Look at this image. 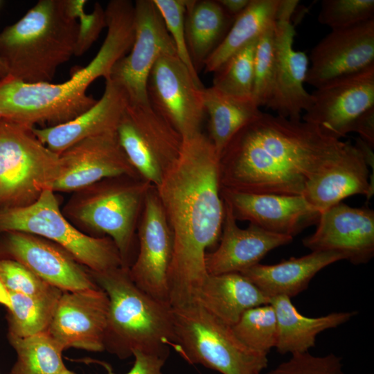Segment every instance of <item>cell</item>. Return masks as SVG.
Returning <instances> with one entry per match:
<instances>
[{
  "label": "cell",
  "instance_id": "obj_1",
  "mask_svg": "<svg viewBox=\"0 0 374 374\" xmlns=\"http://www.w3.org/2000/svg\"><path fill=\"white\" fill-rule=\"evenodd\" d=\"M219 161L208 136L184 137L178 157L155 187L173 240L168 275L172 308L195 303L208 275L205 255L220 240L224 215Z\"/></svg>",
  "mask_w": 374,
  "mask_h": 374
},
{
  "label": "cell",
  "instance_id": "obj_2",
  "mask_svg": "<svg viewBox=\"0 0 374 374\" xmlns=\"http://www.w3.org/2000/svg\"><path fill=\"white\" fill-rule=\"evenodd\" d=\"M348 142L302 120L260 112L220 154V188L302 195L314 177L339 159Z\"/></svg>",
  "mask_w": 374,
  "mask_h": 374
},
{
  "label": "cell",
  "instance_id": "obj_3",
  "mask_svg": "<svg viewBox=\"0 0 374 374\" xmlns=\"http://www.w3.org/2000/svg\"><path fill=\"white\" fill-rule=\"evenodd\" d=\"M105 39L96 56L62 83H28L7 75L0 80V119L28 127L55 126L69 121L96 103L87 94L97 78L109 76L115 63L130 51L134 39V10L125 1L105 8Z\"/></svg>",
  "mask_w": 374,
  "mask_h": 374
},
{
  "label": "cell",
  "instance_id": "obj_4",
  "mask_svg": "<svg viewBox=\"0 0 374 374\" xmlns=\"http://www.w3.org/2000/svg\"><path fill=\"white\" fill-rule=\"evenodd\" d=\"M77 19L67 0H39L0 31V57L8 75L28 83L50 82L74 55Z\"/></svg>",
  "mask_w": 374,
  "mask_h": 374
},
{
  "label": "cell",
  "instance_id": "obj_5",
  "mask_svg": "<svg viewBox=\"0 0 374 374\" xmlns=\"http://www.w3.org/2000/svg\"><path fill=\"white\" fill-rule=\"evenodd\" d=\"M90 274L109 300L105 349L121 359L135 350L167 359L175 344L170 305L140 289L128 267Z\"/></svg>",
  "mask_w": 374,
  "mask_h": 374
},
{
  "label": "cell",
  "instance_id": "obj_6",
  "mask_svg": "<svg viewBox=\"0 0 374 374\" xmlns=\"http://www.w3.org/2000/svg\"><path fill=\"white\" fill-rule=\"evenodd\" d=\"M172 348L190 364H200L222 374H260L267 354L252 350L223 323L197 303L172 308Z\"/></svg>",
  "mask_w": 374,
  "mask_h": 374
},
{
  "label": "cell",
  "instance_id": "obj_7",
  "mask_svg": "<svg viewBox=\"0 0 374 374\" xmlns=\"http://www.w3.org/2000/svg\"><path fill=\"white\" fill-rule=\"evenodd\" d=\"M152 187L141 177L105 179L75 191L62 212L73 223L110 238L127 267L136 225Z\"/></svg>",
  "mask_w": 374,
  "mask_h": 374
},
{
  "label": "cell",
  "instance_id": "obj_8",
  "mask_svg": "<svg viewBox=\"0 0 374 374\" xmlns=\"http://www.w3.org/2000/svg\"><path fill=\"white\" fill-rule=\"evenodd\" d=\"M9 231L27 233L53 242L91 271L125 267L113 240L107 236H91L77 229L65 217L51 189L44 190L30 205L0 208V234Z\"/></svg>",
  "mask_w": 374,
  "mask_h": 374
},
{
  "label": "cell",
  "instance_id": "obj_9",
  "mask_svg": "<svg viewBox=\"0 0 374 374\" xmlns=\"http://www.w3.org/2000/svg\"><path fill=\"white\" fill-rule=\"evenodd\" d=\"M62 170L60 154L28 127L0 119V208L23 207L52 189Z\"/></svg>",
  "mask_w": 374,
  "mask_h": 374
},
{
  "label": "cell",
  "instance_id": "obj_10",
  "mask_svg": "<svg viewBox=\"0 0 374 374\" xmlns=\"http://www.w3.org/2000/svg\"><path fill=\"white\" fill-rule=\"evenodd\" d=\"M117 137L139 176L158 186L178 157L183 137L150 105H129L119 121Z\"/></svg>",
  "mask_w": 374,
  "mask_h": 374
},
{
  "label": "cell",
  "instance_id": "obj_11",
  "mask_svg": "<svg viewBox=\"0 0 374 374\" xmlns=\"http://www.w3.org/2000/svg\"><path fill=\"white\" fill-rule=\"evenodd\" d=\"M134 4L133 44L130 53L115 63L107 78L125 91L129 105H150L147 93L150 73L161 57L177 55L176 49L154 1L137 0Z\"/></svg>",
  "mask_w": 374,
  "mask_h": 374
},
{
  "label": "cell",
  "instance_id": "obj_12",
  "mask_svg": "<svg viewBox=\"0 0 374 374\" xmlns=\"http://www.w3.org/2000/svg\"><path fill=\"white\" fill-rule=\"evenodd\" d=\"M204 88L176 55L161 57L147 82L150 106L183 138L202 132Z\"/></svg>",
  "mask_w": 374,
  "mask_h": 374
},
{
  "label": "cell",
  "instance_id": "obj_13",
  "mask_svg": "<svg viewBox=\"0 0 374 374\" xmlns=\"http://www.w3.org/2000/svg\"><path fill=\"white\" fill-rule=\"evenodd\" d=\"M299 2L281 0L274 29V94L267 107L277 115L294 121L301 120V113L311 103V95L304 88L308 57L294 48L295 30L291 19Z\"/></svg>",
  "mask_w": 374,
  "mask_h": 374
},
{
  "label": "cell",
  "instance_id": "obj_14",
  "mask_svg": "<svg viewBox=\"0 0 374 374\" xmlns=\"http://www.w3.org/2000/svg\"><path fill=\"white\" fill-rule=\"evenodd\" d=\"M310 95L311 103L301 120L341 139L352 132L359 116L374 106V66L330 81Z\"/></svg>",
  "mask_w": 374,
  "mask_h": 374
},
{
  "label": "cell",
  "instance_id": "obj_15",
  "mask_svg": "<svg viewBox=\"0 0 374 374\" xmlns=\"http://www.w3.org/2000/svg\"><path fill=\"white\" fill-rule=\"evenodd\" d=\"M140 217L139 252L129 267L130 278L152 297L169 303L168 275L173 240L154 186L146 195Z\"/></svg>",
  "mask_w": 374,
  "mask_h": 374
},
{
  "label": "cell",
  "instance_id": "obj_16",
  "mask_svg": "<svg viewBox=\"0 0 374 374\" xmlns=\"http://www.w3.org/2000/svg\"><path fill=\"white\" fill-rule=\"evenodd\" d=\"M0 258L19 262L44 282L64 292L98 287L91 274L69 252L35 235L19 231L0 234Z\"/></svg>",
  "mask_w": 374,
  "mask_h": 374
},
{
  "label": "cell",
  "instance_id": "obj_17",
  "mask_svg": "<svg viewBox=\"0 0 374 374\" xmlns=\"http://www.w3.org/2000/svg\"><path fill=\"white\" fill-rule=\"evenodd\" d=\"M62 170L53 192H75L121 176L141 177L121 146L116 132L83 139L60 154Z\"/></svg>",
  "mask_w": 374,
  "mask_h": 374
},
{
  "label": "cell",
  "instance_id": "obj_18",
  "mask_svg": "<svg viewBox=\"0 0 374 374\" xmlns=\"http://www.w3.org/2000/svg\"><path fill=\"white\" fill-rule=\"evenodd\" d=\"M305 83L318 88L374 66V19L332 30L312 49Z\"/></svg>",
  "mask_w": 374,
  "mask_h": 374
},
{
  "label": "cell",
  "instance_id": "obj_19",
  "mask_svg": "<svg viewBox=\"0 0 374 374\" xmlns=\"http://www.w3.org/2000/svg\"><path fill=\"white\" fill-rule=\"evenodd\" d=\"M109 300L100 288L62 292L47 332L63 350H105Z\"/></svg>",
  "mask_w": 374,
  "mask_h": 374
},
{
  "label": "cell",
  "instance_id": "obj_20",
  "mask_svg": "<svg viewBox=\"0 0 374 374\" xmlns=\"http://www.w3.org/2000/svg\"><path fill=\"white\" fill-rule=\"evenodd\" d=\"M311 251H337L353 265L374 256V211L339 202L321 213L314 233L303 238Z\"/></svg>",
  "mask_w": 374,
  "mask_h": 374
},
{
  "label": "cell",
  "instance_id": "obj_21",
  "mask_svg": "<svg viewBox=\"0 0 374 374\" xmlns=\"http://www.w3.org/2000/svg\"><path fill=\"white\" fill-rule=\"evenodd\" d=\"M235 217L265 231L294 238L317 224L321 213L302 195L247 193L220 188Z\"/></svg>",
  "mask_w": 374,
  "mask_h": 374
},
{
  "label": "cell",
  "instance_id": "obj_22",
  "mask_svg": "<svg viewBox=\"0 0 374 374\" xmlns=\"http://www.w3.org/2000/svg\"><path fill=\"white\" fill-rule=\"evenodd\" d=\"M223 202L224 215L220 244L205 255L208 275L241 273L260 263L270 251L292 241L291 236L269 232L252 224L246 229L240 228L231 208Z\"/></svg>",
  "mask_w": 374,
  "mask_h": 374
},
{
  "label": "cell",
  "instance_id": "obj_23",
  "mask_svg": "<svg viewBox=\"0 0 374 374\" xmlns=\"http://www.w3.org/2000/svg\"><path fill=\"white\" fill-rule=\"evenodd\" d=\"M128 103L125 91L107 78L103 96L91 107L69 121L55 126L35 127L33 132L51 150L60 154L83 139L116 132Z\"/></svg>",
  "mask_w": 374,
  "mask_h": 374
},
{
  "label": "cell",
  "instance_id": "obj_24",
  "mask_svg": "<svg viewBox=\"0 0 374 374\" xmlns=\"http://www.w3.org/2000/svg\"><path fill=\"white\" fill-rule=\"evenodd\" d=\"M368 166L361 151L349 141L339 159L308 183L302 196L320 213L351 195L370 199L374 187Z\"/></svg>",
  "mask_w": 374,
  "mask_h": 374
},
{
  "label": "cell",
  "instance_id": "obj_25",
  "mask_svg": "<svg viewBox=\"0 0 374 374\" xmlns=\"http://www.w3.org/2000/svg\"><path fill=\"white\" fill-rule=\"evenodd\" d=\"M345 257L337 251H312L274 265L257 264L240 274L269 299L296 296L307 289L312 278L324 267Z\"/></svg>",
  "mask_w": 374,
  "mask_h": 374
},
{
  "label": "cell",
  "instance_id": "obj_26",
  "mask_svg": "<svg viewBox=\"0 0 374 374\" xmlns=\"http://www.w3.org/2000/svg\"><path fill=\"white\" fill-rule=\"evenodd\" d=\"M270 299L240 273L208 275L195 303L233 326L250 308L269 304Z\"/></svg>",
  "mask_w": 374,
  "mask_h": 374
},
{
  "label": "cell",
  "instance_id": "obj_27",
  "mask_svg": "<svg viewBox=\"0 0 374 374\" xmlns=\"http://www.w3.org/2000/svg\"><path fill=\"white\" fill-rule=\"evenodd\" d=\"M274 308L278 336L276 349L281 355L301 353L315 346L317 336L334 328L357 315V311L332 312L318 317H308L298 312L291 299L278 296L270 299Z\"/></svg>",
  "mask_w": 374,
  "mask_h": 374
},
{
  "label": "cell",
  "instance_id": "obj_28",
  "mask_svg": "<svg viewBox=\"0 0 374 374\" xmlns=\"http://www.w3.org/2000/svg\"><path fill=\"white\" fill-rule=\"evenodd\" d=\"M234 19L217 0H186V39L197 73L222 42Z\"/></svg>",
  "mask_w": 374,
  "mask_h": 374
},
{
  "label": "cell",
  "instance_id": "obj_29",
  "mask_svg": "<svg viewBox=\"0 0 374 374\" xmlns=\"http://www.w3.org/2000/svg\"><path fill=\"white\" fill-rule=\"evenodd\" d=\"M281 0H251L246 9L233 21L226 36L206 60V73H214L231 55L259 38L274 25Z\"/></svg>",
  "mask_w": 374,
  "mask_h": 374
},
{
  "label": "cell",
  "instance_id": "obj_30",
  "mask_svg": "<svg viewBox=\"0 0 374 374\" xmlns=\"http://www.w3.org/2000/svg\"><path fill=\"white\" fill-rule=\"evenodd\" d=\"M203 100L208 117V138L219 156L232 138L260 113L253 100L235 98L213 87L204 88Z\"/></svg>",
  "mask_w": 374,
  "mask_h": 374
},
{
  "label": "cell",
  "instance_id": "obj_31",
  "mask_svg": "<svg viewBox=\"0 0 374 374\" xmlns=\"http://www.w3.org/2000/svg\"><path fill=\"white\" fill-rule=\"evenodd\" d=\"M62 292L53 286L37 295L10 292L8 335L23 338L47 331Z\"/></svg>",
  "mask_w": 374,
  "mask_h": 374
},
{
  "label": "cell",
  "instance_id": "obj_32",
  "mask_svg": "<svg viewBox=\"0 0 374 374\" xmlns=\"http://www.w3.org/2000/svg\"><path fill=\"white\" fill-rule=\"evenodd\" d=\"M8 337L17 353L10 374H60L66 368L64 350L47 331L23 338Z\"/></svg>",
  "mask_w": 374,
  "mask_h": 374
},
{
  "label": "cell",
  "instance_id": "obj_33",
  "mask_svg": "<svg viewBox=\"0 0 374 374\" xmlns=\"http://www.w3.org/2000/svg\"><path fill=\"white\" fill-rule=\"evenodd\" d=\"M258 39L231 55L214 72L212 87L235 98L253 100L254 55Z\"/></svg>",
  "mask_w": 374,
  "mask_h": 374
},
{
  "label": "cell",
  "instance_id": "obj_34",
  "mask_svg": "<svg viewBox=\"0 0 374 374\" xmlns=\"http://www.w3.org/2000/svg\"><path fill=\"white\" fill-rule=\"evenodd\" d=\"M231 327L236 337L252 350L268 354L276 346L277 321L270 303L249 309Z\"/></svg>",
  "mask_w": 374,
  "mask_h": 374
},
{
  "label": "cell",
  "instance_id": "obj_35",
  "mask_svg": "<svg viewBox=\"0 0 374 374\" xmlns=\"http://www.w3.org/2000/svg\"><path fill=\"white\" fill-rule=\"evenodd\" d=\"M274 25L258 38L254 55L252 99L260 107L269 104L274 89Z\"/></svg>",
  "mask_w": 374,
  "mask_h": 374
},
{
  "label": "cell",
  "instance_id": "obj_36",
  "mask_svg": "<svg viewBox=\"0 0 374 374\" xmlns=\"http://www.w3.org/2000/svg\"><path fill=\"white\" fill-rule=\"evenodd\" d=\"M374 19L373 0H323L320 24L332 30L356 26Z\"/></svg>",
  "mask_w": 374,
  "mask_h": 374
},
{
  "label": "cell",
  "instance_id": "obj_37",
  "mask_svg": "<svg viewBox=\"0 0 374 374\" xmlns=\"http://www.w3.org/2000/svg\"><path fill=\"white\" fill-rule=\"evenodd\" d=\"M163 19L174 42L176 54L192 75L200 80L191 60L186 39L185 14L186 0H153Z\"/></svg>",
  "mask_w": 374,
  "mask_h": 374
},
{
  "label": "cell",
  "instance_id": "obj_38",
  "mask_svg": "<svg viewBox=\"0 0 374 374\" xmlns=\"http://www.w3.org/2000/svg\"><path fill=\"white\" fill-rule=\"evenodd\" d=\"M85 0H67L71 14L77 19L78 33L74 55L80 56L86 53L106 27L105 10L99 3H96L93 11L87 13Z\"/></svg>",
  "mask_w": 374,
  "mask_h": 374
},
{
  "label": "cell",
  "instance_id": "obj_39",
  "mask_svg": "<svg viewBox=\"0 0 374 374\" xmlns=\"http://www.w3.org/2000/svg\"><path fill=\"white\" fill-rule=\"evenodd\" d=\"M265 374H346L339 357L333 353L314 356L308 352L294 353L286 362Z\"/></svg>",
  "mask_w": 374,
  "mask_h": 374
},
{
  "label": "cell",
  "instance_id": "obj_40",
  "mask_svg": "<svg viewBox=\"0 0 374 374\" xmlns=\"http://www.w3.org/2000/svg\"><path fill=\"white\" fill-rule=\"evenodd\" d=\"M0 280L9 292L26 295L40 294L53 287L23 264L10 258H0Z\"/></svg>",
  "mask_w": 374,
  "mask_h": 374
},
{
  "label": "cell",
  "instance_id": "obj_41",
  "mask_svg": "<svg viewBox=\"0 0 374 374\" xmlns=\"http://www.w3.org/2000/svg\"><path fill=\"white\" fill-rule=\"evenodd\" d=\"M134 363L132 368L125 374H162V368L166 359L160 356L135 350L132 353ZM106 369L107 374H115L107 363L94 361Z\"/></svg>",
  "mask_w": 374,
  "mask_h": 374
},
{
  "label": "cell",
  "instance_id": "obj_42",
  "mask_svg": "<svg viewBox=\"0 0 374 374\" xmlns=\"http://www.w3.org/2000/svg\"><path fill=\"white\" fill-rule=\"evenodd\" d=\"M352 132L374 148V106L368 108L356 119Z\"/></svg>",
  "mask_w": 374,
  "mask_h": 374
},
{
  "label": "cell",
  "instance_id": "obj_43",
  "mask_svg": "<svg viewBox=\"0 0 374 374\" xmlns=\"http://www.w3.org/2000/svg\"><path fill=\"white\" fill-rule=\"evenodd\" d=\"M224 10L235 19L248 6L251 0H217Z\"/></svg>",
  "mask_w": 374,
  "mask_h": 374
},
{
  "label": "cell",
  "instance_id": "obj_44",
  "mask_svg": "<svg viewBox=\"0 0 374 374\" xmlns=\"http://www.w3.org/2000/svg\"><path fill=\"white\" fill-rule=\"evenodd\" d=\"M0 304L3 305L8 309L11 306L10 294L8 290L0 280Z\"/></svg>",
  "mask_w": 374,
  "mask_h": 374
},
{
  "label": "cell",
  "instance_id": "obj_45",
  "mask_svg": "<svg viewBox=\"0 0 374 374\" xmlns=\"http://www.w3.org/2000/svg\"><path fill=\"white\" fill-rule=\"evenodd\" d=\"M8 75L7 66L3 59L0 57V80Z\"/></svg>",
  "mask_w": 374,
  "mask_h": 374
},
{
  "label": "cell",
  "instance_id": "obj_46",
  "mask_svg": "<svg viewBox=\"0 0 374 374\" xmlns=\"http://www.w3.org/2000/svg\"><path fill=\"white\" fill-rule=\"evenodd\" d=\"M60 374H75L74 373H73L72 371L68 370L67 368H66L63 372H62Z\"/></svg>",
  "mask_w": 374,
  "mask_h": 374
},
{
  "label": "cell",
  "instance_id": "obj_47",
  "mask_svg": "<svg viewBox=\"0 0 374 374\" xmlns=\"http://www.w3.org/2000/svg\"><path fill=\"white\" fill-rule=\"evenodd\" d=\"M1 3H2V1H0V5L1 4Z\"/></svg>",
  "mask_w": 374,
  "mask_h": 374
},
{
  "label": "cell",
  "instance_id": "obj_48",
  "mask_svg": "<svg viewBox=\"0 0 374 374\" xmlns=\"http://www.w3.org/2000/svg\"></svg>",
  "mask_w": 374,
  "mask_h": 374
}]
</instances>
